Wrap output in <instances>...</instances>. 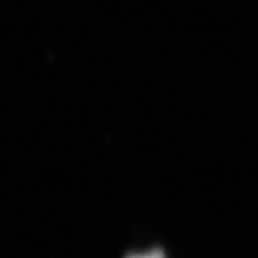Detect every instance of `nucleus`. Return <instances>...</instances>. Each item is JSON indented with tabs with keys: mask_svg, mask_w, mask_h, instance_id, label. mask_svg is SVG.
<instances>
[{
	"mask_svg": "<svg viewBox=\"0 0 258 258\" xmlns=\"http://www.w3.org/2000/svg\"><path fill=\"white\" fill-rule=\"evenodd\" d=\"M127 258H165V254L159 249H154L144 253H133L129 254Z\"/></svg>",
	"mask_w": 258,
	"mask_h": 258,
	"instance_id": "nucleus-1",
	"label": "nucleus"
}]
</instances>
